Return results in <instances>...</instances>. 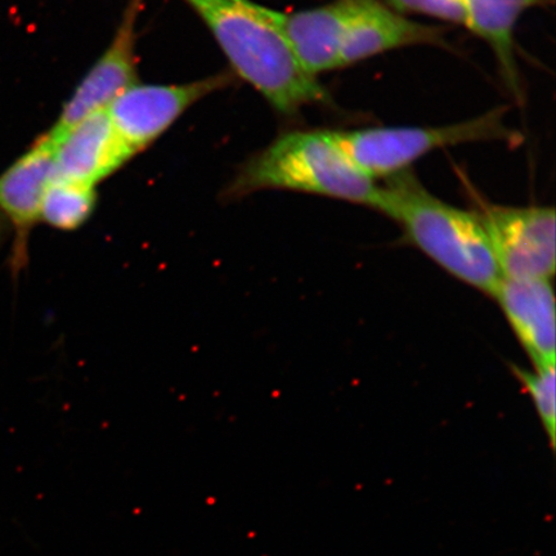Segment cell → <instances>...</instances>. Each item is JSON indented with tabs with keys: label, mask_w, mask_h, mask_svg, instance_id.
<instances>
[{
	"label": "cell",
	"mask_w": 556,
	"mask_h": 556,
	"mask_svg": "<svg viewBox=\"0 0 556 556\" xmlns=\"http://www.w3.org/2000/svg\"><path fill=\"white\" fill-rule=\"evenodd\" d=\"M204 21L235 73L277 113L291 116L309 104L329 102V92L309 75L274 10L252 0H185Z\"/></svg>",
	"instance_id": "1"
},
{
	"label": "cell",
	"mask_w": 556,
	"mask_h": 556,
	"mask_svg": "<svg viewBox=\"0 0 556 556\" xmlns=\"http://www.w3.org/2000/svg\"><path fill=\"white\" fill-rule=\"evenodd\" d=\"M378 211L397 222L407 241L456 280L490 296L503 281L481 214L444 203L412 172L386 179Z\"/></svg>",
	"instance_id": "2"
},
{
	"label": "cell",
	"mask_w": 556,
	"mask_h": 556,
	"mask_svg": "<svg viewBox=\"0 0 556 556\" xmlns=\"http://www.w3.org/2000/svg\"><path fill=\"white\" fill-rule=\"evenodd\" d=\"M263 190L316 194L377 208L380 185L339 144L332 130L289 131L242 166L226 192L239 199Z\"/></svg>",
	"instance_id": "3"
},
{
	"label": "cell",
	"mask_w": 556,
	"mask_h": 556,
	"mask_svg": "<svg viewBox=\"0 0 556 556\" xmlns=\"http://www.w3.org/2000/svg\"><path fill=\"white\" fill-rule=\"evenodd\" d=\"M506 109L443 127H381L333 131L352 162L375 180L408 170L416 160L454 146L507 141L517 137L505 125Z\"/></svg>",
	"instance_id": "4"
},
{
	"label": "cell",
	"mask_w": 556,
	"mask_h": 556,
	"mask_svg": "<svg viewBox=\"0 0 556 556\" xmlns=\"http://www.w3.org/2000/svg\"><path fill=\"white\" fill-rule=\"evenodd\" d=\"M479 214L490 235L503 278L552 281L556 268L553 206L491 205Z\"/></svg>",
	"instance_id": "5"
},
{
	"label": "cell",
	"mask_w": 556,
	"mask_h": 556,
	"mask_svg": "<svg viewBox=\"0 0 556 556\" xmlns=\"http://www.w3.org/2000/svg\"><path fill=\"white\" fill-rule=\"evenodd\" d=\"M54 151V139L47 131L0 174V245L10 232L13 280L29 266L30 238L40 225L41 203L53 178Z\"/></svg>",
	"instance_id": "6"
},
{
	"label": "cell",
	"mask_w": 556,
	"mask_h": 556,
	"mask_svg": "<svg viewBox=\"0 0 556 556\" xmlns=\"http://www.w3.org/2000/svg\"><path fill=\"white\" fill-rule=\"evenodd\" d=\"M232 76L219 74L177 86L135 85L108 108L117 134L138 154L168 130L192 104L231 85Z\"/></svg>",
	"instance_id": "7"
},
{
	"label": "cell",
	"mask_w": 556,
	"mask_h": 556,
	"mask_svg": "<svg viewBox=\"0 0 556 556\" xmlns=\"http://www.w3.org/2000/svg\"><path fill=\"white\" fill-rule=\"evenodd\" d=\"M142 0H131L110 47L96 61L61 111L50 134L60 137L86 117L108 110L125 90L137 85V23Z\"/></svg>",
	"instance_id": "8"
},
{
	"label": "cell",
	"mask_w": 556,
	"mask_h": 556,
	"mask_svg": "<svg viewBox=\"0 0 556 556\" xmlns=\"http://www.w3.org/2000/svg\"><path fill=\"white\" fill-rule=\"evenodd\" d=\"M51 137L55 141L52 179L66 182L96 187L136 155L117 134L106 110L86 117L60 137Z\"/></svg>",
	"instance_id": "9"
},
{
	"label": "cell",
	"mask_w": 556,
	"mask_h": 556,
	"mask_svg": "<svg viewBox=\"0 0 556 556\" xmlns=\"http://www.w3.org/2000/svg\"><path fill=\"white\" fill-rule=\"evenodd\" d=\"M446 46L443 29L415 23L380 0H354L344 33L340 68L409 46Z\"/></svg>",
	"instance_id": "10"
},
{
	"label": "cell",
	"mask_w": 556,
	"mask_h": 556,
	"mask_svg": "<svg viewBox=\"0 0 556 556\" xmlns=\"http://www.w3.org/2000/svg\"><path fill=\"white\" fill-rule=\"evenodd\" d=\"M492 296L532 359L533 367L555 365L556 318L552 282L503 278Z\"/></svg>",
	"instance_id": "11"
},
{
	"label": "cell",
	"mask_w": 556,
	"mask_h": 556,
	"mask_svg": "<svg viewBox=\"0 0 556 556\" xmlns=\"http://www.w3.org/2000/svg\"><path fill=\"white\" fill-rule=\"evenodd\" d=\"M353 5L354 0H332L311 10L289 13L274 10L276 23L298 61L315 78L340 68V51Z\"/></svg>",
	"instance_id": "12"
},
{
	"label": "cell",
	"mask_w": 556,
	"mask_h": 556,
	"mask_svg": "<svg viewBox=\"0 0 556 556\" xmlns=\"http://www.w3.org/2000/svg\"><path fill=\"white\" fill-rule=\"evenodd\" d=\"M96 205V187L52 179L41 203L40 224L76 231L92 217Z\"/></svg>",
	"instance_id": "13"
},
{
	"label": "cell",
	"mask_w": 556,
	"mask_h": 556,
	"mask_svg": "<svg viewBox=\"0 0 556 556\" xmlns=\"http://www.w3.org/2000/svg\"><path fill=\"white\" fill-rule=\"evenodd\" d=\"M513 372L523 387L525 392L530 395L542 428L548 438V444L554 450L556 435L555 365L533 367L531 371L513 366Z\"/></svg>",
	"instance_id": "14"
},
{
	"label": "cell",
	"mask_w": 556,
	"mask_h": 556,
	"mask_svg": "<svg viewBox=\"0 0 556 556\" xmlns=\"http://www.w3.org/2000/svg\"><path fill=\"white\" fill-rule=\"evenodd\" d=\"M389 9L401 13L433 17L446 23L468 26V12L463 0H386Z\"/></svg>",
	"instance_id": "15"
},
{
	"label": "cell",
	"mask_w": 556,
	"mask_h": 556,
	"mask_svg": "<svg viewBox=\"0 0 556 556\" xmlns=\"http://www.w3.org/2000/svg\"><path fill=\"white\" fill-rule=\"evenodd\" d=\"M465 4V9L471 5H484V4H518L523 7V9L531 10L534 7L545 5L547 0H463Z\"/></svg>",
	"instance_id": "16"
}]
</instances>
